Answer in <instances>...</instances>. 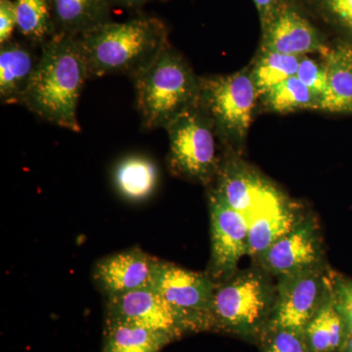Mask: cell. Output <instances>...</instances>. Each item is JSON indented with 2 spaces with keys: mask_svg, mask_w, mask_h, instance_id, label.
Instances as JSON below:
<instances>
[{
  "mask_svg": "<svg viewBox=\"0 0 352 352\" xmlns=\"http://www.w3.org/2000/svg\"><path fill=\"white\" fill-rule=\"evenodd\" d=\"M254 261L275 279L327 263L318 219L307 212L296 226Z\"/></svg>",
  "mask_w": 352,
  "mask_h": 352,
  "instance_id": "11",
  "label": "cell"
},
{
  "mask_svg": "<svg viewBox=\"0 0 352 352\" xmlns=\"http://www.w3.org/2000/svg\"><path fill=\"white\" fill-rule=\"evenodd\" d=\"M308 12L352 34V0H300Z\"/></svg>",
  "mask_w": 352,
  "mask_h": 352,
  "instance_id": "25",
  "label": "cell"
},
{
  "mask_svg": "<svg viewBox=\"0 0 352 352\" xmlns=\"http://www.w3.org/2000/svg\"><path fill=\"white\" fill-rule=\"evenodd\" d=\"M327 69L328 82L322 97L320 111L327 113H352V68L337 46L322 54Z\"/></svg>",
  "mask_w": 352,
  "mask_h": 352,
  "instance_id": "21",
  "label": "cell"
},
{
  "mask_svg": "<svg viewBox=\"0 0 352 352\" xmlns=\"http://www.w3.org/2000/svg\"><path fill=\"white\" fill-rule=\"evenodd\" d=\"M106 320L151 329L168 333L175 340L186 333L175 311L153 288L109 296Z\"/></svg>",
  "mask_w": 352,
  "mask_h": 352,
  "instance_id": "13",
  "label": "cell"
},
{
  "mask_svg": "<svg viewBox=\"0 0 352 352\" xmlns=\"http://www.w3.org/2000/svg\"><path fill=\"white\" fill-rule=\"evenodd\" d=\"M173 340L175 339L168 333L106 320L103 352H159Z\"/></svg>",
  "mask_w": 352,
  "mask_h": 352,
  "instance_id": "19",
  "label": "cell"
},
{
  "mask_svg": "<svg viewBox=\"0 0 352 352\" xmlns=\"http://www.w3.org/2000/svg\"><path fill=\"white\" fill-rule=\"evenodd\" d=\"M215 287L207 272H195L162 261L153 289L175 311L187 333L212 331Z\"/></svg>",
  "mask_w": 352,
  "mask_h": 352,
  "instance_id": "7",
  "label": "cell"
},
{
  "mask_svg": "<svg viewBox=\"0 0 352 352\" xmlns=\"http://www.w3.org/2000/svg\"><path fill=\"white\" fill-rule=\"evenodd\" d=\"M215 193L247 220L286 195L242 156L226 152L214 180Z\"/></svg>",
  "mask_w": 352,
  "mask_h": 352,
  "instance_id": "9",
  "label": "cell"
},
{
  "mask_svg": "<svg viewBox=\"0 0 352 352\" xmlns=\"http://www.w3.org/2000/svg\"><path fill=\"white\" fill-rule=\"evenodd\" d=\"M17 32L32 46L41 48L57 31L47 0H15Z\"/></svg>",
  "mask_w": 352,
  "mask_h": 352,
  "instance_id": "22",
  "label": "cell"
},
{
  "mask_svg": "<svg viewBox=\"0 0 352 352\" xmlns=\"http://www.w3.org/2000/svg\"><path fill=\"white\" fill-rule=\"evenodd\" d=\"M159 171L156 164L144 156L124 157L116 166L113 182L116 188L127 200L142 201L156 189Z\"/></svg>",
  "mask_w": 352,
  "mask_h": 352,
  "instance_id": "20",
  "label": "cell"
},
{
  "mask_svg": "<svg viewBox=\"0 0 352 352\" xmlns=\"http://www.w3.org/2000/svg\"><path fill=\"white\" fill-rule=\"evenodd\" d=\"M256 346L261 352H311L303 331L295 329L266 327Z\"/></svg>",
  "mask_w": 352,
  "mask_h": 352,
  "instance_id": "26",
  "label": "cell"
},
{
  "mask_svg": "<svg viewBox=\"0 0 352 352\" xmlns=\"http://www.w3.org/2000/svg\"><path fill=\"white\" fill-rule=\"evenodd\" d=\"M333 271L325 263L276 278V303L266 327L303 331L327 296Z\"/></svg>",
  "mask_w": 352,
  "mask_h": 352,
  "instance_id": "8",
  "label": "cell"
},
{
  "mask_svg": "<svg viewBox=\"0 0 352 352\" xmlns=\"http://www.w3.org/2000/svg\"><path fill=\"white\" fill-rule=\"evenodd\" d=\"M166 131L170 140V170L204 185L214 182L222 160L217 154L219 139L214 122L199 102L171 122Z\"/></svg>",
  "mask_w": 352,
  "mask_h": 352,
  "instance_id": "6",
  "label": "cell"
},
{
  "mask_svg": "<svg viewBox=\"0 0 352 352\" xmlns=\"http://www.w3.org/2000/svg\"><path fill=\"white\" fill-rule=\"evenodd\" d=\"M339 352H352V332L347 333L346 340L340 346Z\"/></svg>",
  "mask_w": 352,
  "mask_h": 352,
  "instance_id": "33",
  "label": "cell"
},
{
  "mask_svg": "<svg viewBox=\"0 0 352 352\" xmlns=\"http://www.w3.org/2000/svg\"><path fill=\"white\" fill-rule=\"evenodd\" d=\"M338 50L340 51L342 56L346 60L347 63L351 65L352 68V43H342L336 45Z\"/></svg>",
  "mask_w": 352,
  "mask_h": 352,
  "instance_id": "32",
  "label": "cell"
},
{
  "mask_svg": "<svg viewBox=\"0 0 352 352\" xmlns=\"http://www.w3.org/2000/svg\"><path fill=\"white\" fill-rule=\"evenodd\" d=\"M264 112L288 113L302 110L320 111V99L296 76L279 83L259 98Z\"/></svg>",
  "mask_w": 352,
  "mask_h": 352,
  "instance_id": "23",
  "label": "cell"
},
{
  "mask_svg": "<svg viewBox=\"0 0 352 352\" xmlns=\"http://www.w3.org/2000/svg\"><path fill=\"white\" fill-rule=\"evenodd\" d=\"M78 38L89 78L124 75L133 80L170 44L163 21L146 14L124 22L110 21Z\"/></svg>",
  "mask_w": 352,
  "mask_h": 352,
  "instance_id": "2",
  "label": "cell"
},
{
  "mask_svg": "<svg viewBox=\"0 0 352 352\" xmlns=\"http://www.w3.org/2000/svg\"><path fill=\"white\" fill-rule=\"evenodd\" d=\"M307 212L302 204L285 195L270 207L254 214L248 220V256L252 259L258 258L259 254L296 226Z\"/></svg>",
  "mask_w": 352,
  "mask_h": 352,
  "instance_id": "16",
  "label": "cell"
},
{
  "mask_svg": "<svg viewBox=\"0 0 352 352\" xmlns=\"http://www.w3.org/2000/svg\"><path fill=\"white\" fill-rule=\"evenodd\" d=\"M258 10L259 21L267 18L275 9L277 8L283 0H252Z\"/></svg>",
  "mask_w": 352,
  "mask_h": 352,
  "instance_id": "30",
  "label": "cell"
},
{
  "mask_svg": "<svg viewBox=\"0 0 352 352\" xmlns=\"http://www.w3.org/2000/svg\"><path fill=\"white\" fill-rule=\"evenodd\" d=\"M208 208L212 252L207 273L215 284H219L230 279L239 270L241 259L248 256L249 222L212 189L208 194Z\"/></svg>",
  "mask_w": 352,
  "mask_h": 352,
  "instance_id": "12",
  "label": "cell"
},
{
  "mask_svg": "<svg viewBox=\"0 0 352 352\" xmlns=\"http://www.w3.org/2000/svg\"><path fill=\"white\" fill-rule=\"evenodd\" d=\"M162 261L138 248L118 252L96 263L94 280L107 298L154 288Z\"/></svg>",
  "mask_w": 352,
  "mask_h": 352,
  "instance_id": "14",
  "label": "cell"
},
{
  "mask_svg": "<svg viewBox=\"0 0 352 352\" xmlns=\"http://www.w3.org/2000/svg\"><path fill=\"white\" fill-rule=\"evenodd\" d=\"M300 60V57L259 48L258 54L249 66L259 98L271 88L296 76Z\"/></svg>",
  "mask_w": 352,
  "mask_h": 352,
  "instance_id": "24",
  "label": "cell"
},
{
  "mask_svg": "<svg viewBox=\"0 0 352 352\" xmlns=\"http://www.w3.org/2000/svg\"><path fill=\"white\" fill-rule=\"evenodd\" d=\"M296 78L300 80L319 99L323 97L327 89V69L324 61H317L314 58L308 56L300 57Z\"/></svg>",
  "mask_w": 352,
  "mask_h": 352,
  "instance_id": "27",
  "label": "cell"
},
{
  "mask_svg": "<svg viewBox=\"0 0 352 352\" xmlns=\"http://www.w3.org/2000/svg\"><path fill=\"white\" fill-rule=\"evenodd\" d=\"M261 25V50L302 57L329 48L300 0H283Z\"/></svg>",
  "mask_w": 352,
  "mask_h": 352,
  "instance_id": "10",
  "label": "cell"
},
{
  "mask_svg": "<svg viewBox=\"0 0 352 352\" xmlns=\"http://www.w3.org/2000/svg\"><path fill=\"white\" fill-rule=\"evenodd\" d=\"M258 102L250 67L229 75L201 76L199 104L214 122L226 152L242 156Z\"/></svg>",
  "mask_w": 352,
  "mask_h": 352,
  "instance_id": "5",
  "label": "cell"
},
{
  "mask_svg": "<svg viewBox=\"0 0 352 352\" xmlns=\"http://www.w3.org/2000/svg\"><path fill=\"white\" fill-rule=\"evenodd\" d=\"M331 292L335 307L344 319L349 332H352V279L333 271Z\"/></svg>",
  "mask_w": 352,
  "mask_h": 352,
  "instance_id": "28",
  "label": "cell"
},
{
  "mask_svg": "<svg viewBox=\"0 0 352 352\" xmlns=\"http://www.w3.org/2000/svg\"><path fill=\"white\" fill-rule=\"evenodd\" d=\"M25 41L11 39L0 44V100L21 105L38 67L39 54Z\"/></svg>",
  "mask_w": 352,
  "mask_h": 352,
  "instance_id": "15",
  "label": "cell"
},
{
  "mask_svg": "<svg viewBox=\"0 0 352 352\" xmlns=\"http://www.w3.org/2000/svg\"><path fill=\"white\" fill-rule=\"evenodd\" d=\"M39 52L38 67L21 105L46 122L80 132L78 105L89 76L80 39L57 34Z\"/></svg>",
  "mask_w": 352,
  "mask_h": 352,
  "instance_id": "1",
  "label": "cell"
},
{
  "mask_svg": "<svg viewBox=\"0 0 352 352\" xmlns=\"http://www.w3.org/2000/svg\"><path fill=\"white\" fill-rule=\"evenodd\" d=\"M132 80L143 131L166 129L200 98L201 76L170 44Z\"/></svg>",
  "mask_w": 352,
  "mask_h": 352,
  "instance_id": "3",
  "label": "cell"
},
{
  "mask_svg": "<svg viewBox=\"0 0 352 352\" xmlns=\"http://www.w3.org/2000/svg\"><path fill=\"white\" fill-rule=\"evenodd\" d=\"M57 34L80 36L111 21L109 0H47Z\"/></svg>",
  "mask_w": 352,
  "mask_h": 352,
  "instance_id": "17",
  "label": "cell"
},
{
  "mask_svg": "<svg viewBox=\"0 0 352 352\" xmlns=\"http://www.w3.org/2000/svg\"><path fill=\"white\" fill-rule=\"evenodd\" d=\"M276 298V279L258 264L238 270L230 279L215 287L212 332L258 344Z\"/></svg>",
  "mask_w": 352,
  "mask_h": 352,
  "instance_id": "4",
  "label": "cell"
},
{
  "mask_svg": "<svg viewBox=\"0 0 352 352\" xmlns=\"http://www.w3.org/2000/svg\"><path fill=\"white\" fill-rule=\"evenodd\" d=\"M17 31L15 0H0V44L13 39Z\"/></svg>",
  "mask_w": 352,
  "mask_h": 352,
  "instance_id": "29",
  "label": "cell"
},
{
  "mask_svg": "<svg viewBox=\"0 0 352 352\" xmlns=\"http://www.w3.org/2000/svg\"><path fill=\"white\" fill-rule=\"evenodd\" d=\"M349 333L344 319L333 303L329 289L325 300L303 329L311 352H339Z\"/></svg>",
  "mask_w": 352,
  "mask_h": 352,
  "instance_id": "18",
  "label": "cell"
},
{
  "mask_svg": "<svg viewBox=\"0 0 352 352\" xmlns=\"http://www.w3.org/2000/svg\"><path fill=\"white\" fill-rule=\"evenodd\" d=\"M155 1H168V0H109L111 6L118 8L129 9V10L139 11L146 4Z\"/></svg>",
  "mask_w": 352,
  "mask_h": 352,
  "instance_id": "31",
  "label": "cell"
}]
</instances>
